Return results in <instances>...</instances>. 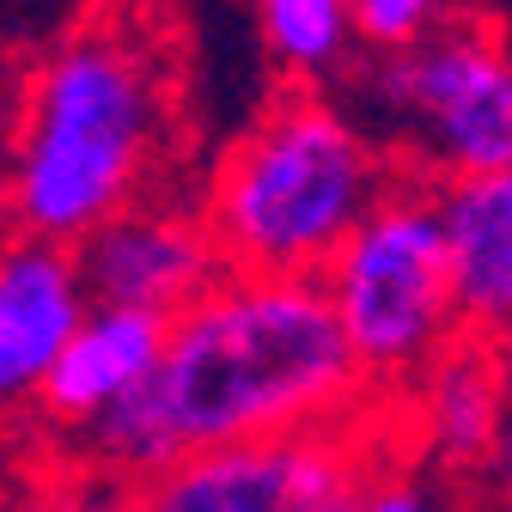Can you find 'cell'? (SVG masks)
I'll use <instances>...</instances> for the list:
<instances>
[{
  "mask_svg": "<svg viewBox=\"0 0 512 512\" xmlns=\"http://www.w3.org/2000/svg\"><path fill=\"white\" fill-rule=\"evenodd\" d=\"M256 37L293 86H324L348 68L354 43V0H256Z\"/></svg>",
  "mask_w": 512,
  "mask_h": 512,
  "instance_id": "obj_12",
  "label": "cell"
},
{
  "mask_svg": "<svg viewBox=\"0 0 512 512\" xmlns=\"http://www.w3.org/2000/svg\"><path fill=\"white\" fill-rule=\"evenodd\" d=\"M74 269L92 305L177 317L189 299H202L226 275V256L196 196L159 189V196H141L122 214H110L104 226H92L74 244Z\"/></svg>",
  "mask_w": 512,
  "mask_h": 512,
  "instance_id": "obj_7",
  "label": "cell"
},
{
  "mask_svg": "<svg viewBox=\"0 0 512 512\" xmlns=\"http://www.w3.org/2000/svg\"><path fill=\"white\" fill-rule=\"evenodd\" d=\"M464 512H512V415L500 421L488 458L464 476Z\"/></svg>",
  "mask_w": 512,
  "mask_h": 512,
  "instance_id": "obj_16",
  "label": "cell"
},
{
  "mask_svg": "<svg viewBox=\"0 0 512 512\" xmlns=\"http://www.w3.org/2000/svg\"><path fill=\"white\" fill-rule=\"evenodd\" d=\"M317 287L336 311L372 403L391 409L464 336L439 189L421 177H397L378 196V208L342 238Z\"/></svg>",
  "mask_w": 512,
  "mask_h": 512,
  "instance_id": "obj_4",
  "label": "cell"
},
{
  "mask_svg": "<svg viewBox=\"0 0 512 512\" xmlns=\"http://www.w3.org/2000/svg\"><path fill=\"white\" fill-rule=\"evenodd\" d=\"M506 415H512V354L482 336H458L391 409H378L384 439L445 482H464L488 458Z\"/></svg>",
  "mask_w": 512,
  "mask_h": 512,
  "instance_id": "obj_8",
  "label": "cell"
},
{
  "mask_svg": "<svg viewBox=\"0 0 512 512\" xmlns=\"http://www.w3.org/2000/svg\"><path fill=\"white\" fill-rule=\"evenodd\" d=\"M439 220L452 250L464 336L512 354V165L439 183Z\"/></svg>",
  "mask_w": 512,
  "mask_h": 512,
  "instance_id": "obj_11",
  "label": "cell"
},
{
  "mask_svg": "<svg viewBox=\"0 0 512 512\" xmlns=\"http://www.w3.org/2000/svg\"><path fill=\"white\" fill-rule=\"evenodd\" d=\"M86 305L68 244L0 226V421L37 409L43 378Z\"/></svg>",
  "mask_w": 512,
  "mask_h": 512,
  "instance_id": "obj_9",
  "label": "cell"
},
{
  "mask_svg": "<svg viewBox=\"0 0 512 512\" xmlns=\"http://www.w3.org/2000/svg\"><path fill=\"white\" fill-rule=\"evenodd\" d=\"M378 421V403L342 342L317 281L226 269L202 299L165 317L153 378L68 452L141 488L147 476L244 439Z\"/></svg>",
  "mask_w": 512,
  "mask_h": 512,
  "instance_id": "obj_1",
  "label": "cell"
},
{
  "mask_svg": "<svg viewBox=\"0 0 512 512\" xmlns=\"http://www.w3.org/2000/svg\"><path fill=\"white\" fill-rule=\"evenodd\" d=\"M384 421L244 439L196 452L135 488V512H354Z\"/></svg>",
  "mask_w": 512,
  "mask_h": 512,
  "instance_id": "obj_6",
  "label": "cell"
},
{
  "mask_svg": "<svg viewBox=\"0 0 512 512\" xmlns=\"http://www.w3.org/2000/svg\"><path fill=\"white\" fill-rule=\"evenodd\" d=\"M458 13V0H354V43L372 55H403Z\"/></svg>",
  "mask_w": 512,
  "mask_h": 512,
  "instance_id": "obj_14",
  "label": "cell"
},
{
  "mask_svg": "<svg viewBox=\"0 0 512 512\" xmlns=\"http://www.w3.org/2000/svg\"><path fill=\"white\" fill-rule=\"evenodd\" d=\"M159 348H165V317L122 311V305H86V317L61 342L43 391H37V421L74 445L92 421H104L116 403H128L153 378Z\"/></svg>",
  "mask_w": 512,
  "mask_h": 512,
  "instance_id": "obj_10",
  "label": "cell"
},
{
  "mask_svg": "<svg viewBox=\"0 0 512 512\" xmlns=\"http://www.w3.org/2000/svg\"><path fill=\"white\" fill-rule=\"evenodd\" d=\"M13 512H135V488L80 464V470H68V476L37 482Z\"/></svg>",
  "mask_w": 512,
  "mask_h": 512,
  "instance_id": "obj_15",
  "label": "cell"
},
{
  "mask_svg": "<svg viewBox=\"0 0 512 512\" xmlns=\"http://www.w3.org/2000/svg\"><path fill=\"white\" fill-rule=\"evenodd\" d=\"M354 512H464V494H458V482L433 476L427 464L403 458L384 439V452L372 458V470L354 494Z\"/></svg>",
  "mask_w": 512,
  "mask_h": 512,
  "instance_id": "obj_13",
  "label": "cell"
},
{
  "mask_svg": "<svg viewBox=\"0 0 512 512\" xmlns=\"http://www.w3.org/2000/svg\"><path fill=\"white\" fill-rule=\"evenodd\" d=\"M366 104L403 177L439 189L512 165V43L488 19L458 13L427 43L378 55Z\"/></svg>",
  "mask_w": 512,
  "mask_h": 512,
  "instance_id": "obj_5",
  "label": "cell"
},
{
  "mask_svg": "<svg viewBox=\"0 0 512 512\" xmlns=\"http://www.w3.org/2000/svg\"><path fill=\"white\" fill-rule=\"evenodd\" d=\"M183 74L159 25L92 13L31 55L13 98L0 214L13 232L80 244L128 202L177 189Z\"/></svg>",
  "mask_w": 512,
  "mask_h": 512,
  "instance_id": "obj_2",
  "label": "cell"
},
{
  "mask_svg": "<svg viewBox=\"0 0 512 512\" xmlns=\"http://www.w3.org/2000/svg\"><path fill=\"white\" fill-rule=\"evenodd\" d=\"M397 177L391 147L348 104L293 86L220 147L196 208L226 269L317 281Z\"/></svg>",
  "mask_w": 512,
  "mask_h": 512,
  "instance_id": "obj_3",
  "label": "cell"
}]
</instances>
